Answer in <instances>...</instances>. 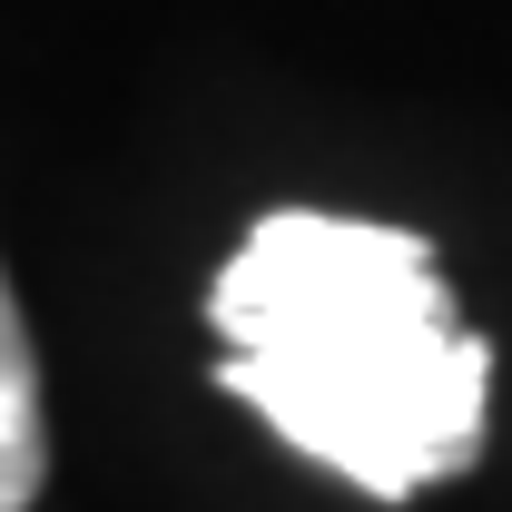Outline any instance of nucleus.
<instances>
[{"label": "nucleus", "instance_id": "obj_2", "mask_svg": "<svg viewBox=\"0 0 512 512\" xmlns=\"http://www.w3.org/2000/svg\"><path fill=\"white\" fill-rule=\"evenodd\" d=\"M50 483V424H40V355H30V325L10 306V276H0V512H30Z\"/></svg>", "mask_w": 512, "mask_h": 512}, {"label": "nucleus", "instance_id": "obj_1", "mask_svg": "<svg viewBox=\"0 0 512 512\" xmlns=\"http://www.w3.org/2000/svg\"><path fill=\"white\" fill-rule=\"evenodd\" d=\"M207 316L227 335L217 384L375 503L463 473L483 444L493 345L453 316L414 227L276 207L217 266Z\"/></svg>", "mask_w": 512, "mask_h": 512}]
</instances>
